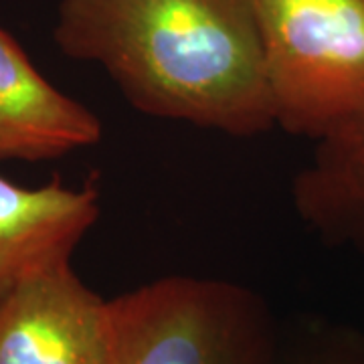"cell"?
Masks as SVG:
<instances>
[{"mask_svg": "<svg viewBox=\"0 0 364 364\" xmlns=\"http://www.w3.org/2000/svg\"><path fill=\"white\" fill-rule=\"evenodd\" d=\"M275 364H364V332L330 320H304L279 336Z\"/></svg>", "mask_w": 364, "mask_h": 364, "instance_id": "cell-8", "label": "cell"}, {"mask_svg": "<svg viewBox=\"0 0 364 364\" xmlns=\"http://www.w3.org/2000/svg\"><path fill=\"white\" fill-rule=\"evenodd\" d=\"M112 364H275L279 328L253 289L170 275L109 299Z\"/></svg>", "mask_w": 364, "mask_h": 364, "instance_id": "cell-2", "label": "cell"}, {"mask_svg": "<svg viewBox=\"0 0 364 364\" xmlns=\"http://www.w3.org/2000/svg\"><path fill=\"white\" fill-rule=\"evenodd\" d=\"M100 219L93 184L25 186L0 174V301L41 265L73 257Z\"/></svg>", "mask_w": 364, "mask_h": 364, "instance_id": "cell-6", "label": "cell"}, {"mask_svg": "<svg viewBox=\"0 0 364 364\" xmlns=\"http://www.w3.org/2000/svg\"><path fill=\"white\" fill-rule=\"evenodd\" d=\"M102 124L0 28V160H55L100 142Z\"/></svg>", "mask_w": 364, "mask_h": 364, "instance_id": "cell-5", "label": "cell"}, {"mask_svg": "<svg viewBox=\"0 0 364 364\" xmlns=\"http://www.w3.org/2000/svg\"><path fill=\"white\" fill-rule=\"evenodd\" d=\"M275 126L320 140L364 114V0H255Z\"/></svg>", "mask_w": 364, "mask_h": 364, "instance_id": "cell-3", "label": "cell"}, {"mask_svg": "<svg viewBox=\"0 0 364 364\" xmlns=\"http://www.w3.org/2000/svg\"><path fill=\"white\" fill-rule=\"evenodd\" d=\"M0 364H112L109 299L71 257L37 267L0 301Z\"/></svg>", "mask_w": 364, "mask_h": 364, "instance_id": "cell-4", "label": "cell"}, {"mask_svg": "<svg viewBox=\"0 0 364 364\" xmlns=\"http://www.w3.org/2000/svg\"><path fill=\"white\" fill-rule=\"evenodd\" d=\"M291 200L322 241L364 257V114L316 140L294 176Z\"/></svg>", "mask_w": 364, "mask_h": 364, "instance_id": "cell-7", "label": "cell"}, {"mask_svg": "<svg viewBox=\"0 0 364 364\" xmlns=\"http://www.w3.org/2000/svg\"><path fill=\"white\" fill-rule=\"evenodd\" d=\"M53 37L146 116L235 138L275 126L255 0H61Z\"/></svg>", "mask_w": 364, "mask_h": 364, "instance_id": "cell-1", "label": "cell"}]
</instances>
